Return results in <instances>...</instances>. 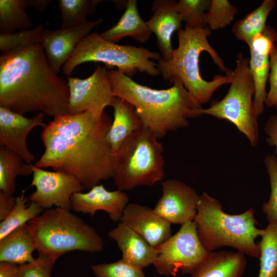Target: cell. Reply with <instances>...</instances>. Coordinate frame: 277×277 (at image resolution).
Listing matches in <instances>:
<instances>
[{"instance_id": "6da1fadb", "label": "cell", "mask_w": 277, "mask_h": 277, "mask_svg": "<svg viewBox=\"0 0 277 277\" xmlns=\"http://www.w3.org/2000/svg\"><path fill=\"white\" fill-rule=\"evenodd\" d=\"M112 119L105 111L58 115L43 129L45 150L34 164L75 177L90 189L112 178V152L107 135Z\"/></svg>"}, {"instance_id": "7a4b0ae2", "label": "cell", "mask_w": 277, "mask_h": 277, "mask_svg": "<svg viewBox=\"0 0 277 277\" xmlns=\"http://www.w3.org/2000/svg\"><path fill=\"white\" fill-rule=\"evenodd\" d=\"M67 81L50 67L41 44L19 46L0 56V106L21 114L53 117L69 113Z\"/></svg>"}, {"instance_id": "3957f363", "label": "cell", "mask_w": 277, "mask_h": 277, "mask_svg": "<svg viewBox=\"0 0 277 277\" xmlns=\"http://www.w3.org/2000/svg\"><path fill=\"white\" fill-rule=\"evenodd\" d=\"M211 30L185 26L178 31V46L168 61L161 60L157 68L163 79L173 83L180 80L199 104L210 101L220 86L230 84L232 70L209 43Z\"/></svg>"}, {"instance_id": "277c9868", "label": "cell", "mask_w": 277, "mask_h": 277, "mask_svg": "<svg viewBox=\"0 0 277 277\" xmlns=\"http://www.w3.org/2000/svg\"><path fill=\"white\" fill-rule=\"evenodd\" d=\"M113 96L122 98L135 108L143 127L159 139L168 132L186 128L188 119L201 115V105L190 96L183 83L156 89L142 85L117 70L108 71Z\"/></svg>"}, {"instance_id": "5b68a950", "label": "cell", "mask_w": 277, "mask_h": 277, "mask_svg": "<svg viewBox=\"0 0 277 277\" xmlns=\"http://www.w3.org/2000/svg\"><path fill=\"white\" fill-rule=\"evenodd\" d=\"M254 215L253 208L239 214H228L218 200L203 192L193 221L199 239L208 253L229 247L259 259L260 249L256 239L262 236L264 229L257 227Z\"/></svg>"}, {"instance_id": "8992f818", "label": "cell", "mask_w": 277, "mask_h": 277, "mask_svg": "<svg viewBox=\"0 0 277 277\" xmlns=\"http://www.w3.org/2000/svg\"><path fill=\"white\" fill-rule=\"evenodd\" d=\"M27 225L38 254L54 262L70 251L98 252L104 246L95 229L69 209L44 210Z\"/></svg>"}, {"instance_id": "52a82bcc", "label": "cell", "mask_w": 277, "mask_h": 277, "mask_svg": "<svg viewBox=\"0 0 277 277\" xmlns=\"http://www.w3.org/2000/svg\"><path fill=\"white\" fill-rule=\"evenodd\" d=\"M164 149L159 138L144 127L132 133L112 156V179L118 189L153 186L164 176Z\"/></svg>"}, {"instance_id": "ba28073f", "label": "cell", "mask_w": 277, "mask_h": 277, "mask_svg": "<svg viewBox=\"0 0 277 277\" xmlns=\"http://www.w3.org/2000/svg\"><path fill=\"white\" fill-rule=\"evenodd\" d=\"M162 55L143 47L120 45L104 39L96 32L91 33L78 44L69 60L63 66V72L70 76L74 69L86 62H100L105 67L117 70L131 77L137 72L151 76L160 75L157 63Z\"/></svg>"}, {"instance_id": "9c48e42d", "label": "cell", "mask_w": 277, "mask_h": 277, "mask_svg": "<svg viewBox=\"0 0 277 277\" xmlns=\"http://www.w3.org/2000/svg\"><path fill=\"white\" fill-rule=\"evenodd\" d=\"M249 57L242 53L237 55L236 66L230 75V86L226 95L214 101L200 113L226 120L235 126L248 138L252 147L259 142V126L253 96L254 84L249 67Z\"/></svg>"}, {"instance_id": "30bf717a", "label": "cell", "mask_w": 277, "mask_h": 277, "mask_svg": "<svg viewBox=\"0 0 277 277\" xmlns=\"http://www.w3.org/2000/svg\"><path fill=\"white\" fill-rule=\"evenodd\" d=\"M155 249L157 259L153 265L159 274L165 276L175 277L179 272L191 274L208 253L199 239L193 221L182 225Z\"/></svg>"}, {"instance_id": "8fae6325", "label": "cell", "mask_w": 277, "mask_h": 277, "mask_svg": "<svg viewBox=\"0 0 277 277\" xmlns=\"http://www.w3.org/2000/svg\"><path fill=\"white\" fill-rule=\"evenodd\" d=\"M32 180L30 187L35 190L29 196L44 210L53 206L71 210V197L75 193L85 189L75 177L56 171H50L30 164Z\"/></svg>"}, {"instance_id": "7c38bea8", "label": "cell", "mask_w": 277, "mask_h": 277, "mask_svg": "<svg viewBox=\"0 0 277 277\" xmlns=\"http://www.w3.org/2000/svg\"><path fill=\"white\" fill-rule=\"evenodd\" d=\"M67 82L69 113L102 112L110 105L113 95L106 67L96 65L93 73L84 79L67 76Z\"/></svg>"}, {"instance_id": "4fadbf2b", "label": "cell", "mask_w": 277, "mask_h": 277, "mask_svg": "<svg viewBox=\"0 0 277 277\" xmlns=\"http://www.w3.org/2000/svg\"><path fill=\"white\" fill-rule=\"evenodd\" d=\"M162 195L154 211L171 224L183 225L193 220L200 195L184 182L175 179L162 183Z\"/></svg>"}, {"instance_id": "5bb4252c", "label": "cell", "mask_w": 277, "mask_h": 277, "mask_svg": "<svg viewBox=\"0 0 277 277\" xmlns=\"http://www.w3.org/2000/svg\"><path fill=\"white\" fill-rule=\"evenodd\" d=\"M103 21L101 18L77 27L56 30L44 28L41 44L50 67L56 74L69 60L80 43Z\"/></svg>"}, {"instance_id": "9a60e30c", "label": "cell", "mask_w": 277, "mask_h": 277, "mask_svg": "<svg viewBox=\"0 0 277 277\" xmlns=\"http://www.w3.org/2000/svg\"><path fill=\"white\" fill-rule=\"evenodd\" d=\"M45 115L38 113L32 117H27L0 106V146L10 149L27 164L34 160L27 146L29 132L35 127L44 128Z\"/></svg>"}, {"instance_id": "2e32d148", "label": "cell", "mask_w": 277, "mask_h": 277, "mask_svg": "<svg viewBox=\"0 0 277 277\" xmlns=\"http://www.w3.org/2000/svg\"><path fill=\"white\" fill-rule=\"evenodd\" d=\"M277 41V32L267 25L256 35L248 46L250 50L249 69L254 84L253 97L255 112L258 117L264 109L267 93L266 85L270 71V53Z\"/></svg>"}, {"instance_id": "e0dca14e", "label": "cell", "mask_w": 277, "mask_h": 277, "mask_svg": "<svg viewBox=\"0 0 277 277\" xmlns=\"http://www.w3.org/2000/svg\"><path fill=\"white\" fill-rule=\"evenodd\" d=\"M128 202L129 197L124 191H109L100 184L87 192L74 193L71 197V209L91 216L96 211L102 210L112 221L116 222L120 221Z\"/></svg>"}, {"instance_id": "ac0fdd59", "label": "cell", "mask_w": 277, "mask_h": 277, "mask_svg": "<svg viewBox=\"0 0 277 277\" xmlns=\"http://www.w3.org/2000/svg\"><path fill=\"white\" fill-rule=\"evenodd\" d=\"M120 222L134 230L155 248L171 235L170 223L153 209L138 204L127 205Z\"/></svg>"}, {"instance_id": "d6986e66", "label": "cell", "mask_w": 277, "mask_h": 277, "mask_svg": "<svg viewBox=\"0 0 277 277\" xmlns=\"http://www.w3.org/2000/svg\"><path fill=\"white\" fill-rule=\"evenodd\" d=\"M151 11L152 15L146 24L152 33L156 36L162 60L168 61L173 50L171 43L172 34L181 29L183 22L178 10L177 2L155 0Z\"/></svg>"}, {"instance_id": "ffe728a7", "label": "cell", "mask_w": 277, "mask_h": 277, "mask_svg": "<svg viewBox=\"0 0 277 277\" xmlns=\"http://www.w3.org/2000/svg\"><path fill=\"white\" fill-rule=\"evenodd\" d=\"M108 235L116 243L122 253L121 259L125 262L143 269L156 262L155 248L124 224L120 222Z\"/></svg>"}, {"instance_id": "44dd1931", "label": "cell", "mask_w": 277, "mask_h": 277, "mask_svg": "<svg viewBox=\"0 0 277 277\" xmlns=\"http://www.w3.org/2000/svg\"><path fill=\"white\" fill-rule=\"evenodd\" d=\"M246 265L242 252L214 251L208 253L190 277H243Z\"/></svg>"}, {"instance_id": "7402d4cb", "label": "cell", "mask_w": 277, "mask_h": 277, "mask_svg": "<svg viewBox=\"0 0 277 277\" xmlns=\"http://www.w3.org/2000/svg\"><path fill=\"white\" fill-rule=\"evenodd\" d=\"M110 106L113 110V118L107 138L113 156L128 136L143 127L134 107L127 101L113 96Z\"/></svg>"}, {"instance_id": "603a6c76", "label": "cell", "mask_w": 277, "mask_h": 277, "mask_svg": "<svg viewBox=\"0 0 277 277\" xmlns=\"http://www.w3.org/2000/svg\"><path fill=\"white\" fill-rule=\"evenodd\" d=\"M152 34L146 22L141 17L136 0H128L125 10L119 21L109 29L100 34L105 39L117 43L123 38L129 36L138 43L147 41Z\"/></svg>"}, {"instance_id": "cb8c5ba5", "label": "cell", "mask_w": 277, "mask_h": 277, "mask_svg": "<svg viewBox=\"0 0 277 277\" xmlns=\"http://www.w3.org/2000/svg\"><path fill=\"white\" fill-rule=\"evenodd\" d=\"M36 250L32 236L27 224L0 239V262L22 265L34 260Z\"/></svg>"}, {"instance_id": "d4e9b609", "label": "cell", "mask_w": 277, "mask_h": 277, "mask_svg": "<svg viewBox=\"0 0 277 277\" xmlns=\"http://www.w3.org/2000/svg\"><path fill=\"white\" fill-rule=\"evenodd\" d=\"M275 4L274 0H264L258 8L236 21L232 29L236 38L249 46L253 37L265 29L267 17Z\"/></svg>"}, {"instance_id": "484cf974", "label": "cell", "mask_w": 277, "mask_h": 277, "mask_svg": "<svg viewBox=\"0 0 277 277\" xmlns=\"http://www.w3.org/2000/svg\"><path fill=\"white\" fill-rule=\"evenodd\" d=\"M32 174L30 164L25 163L13 151L0 146V190L9 195L15 191V180L18 176Z\"/></svg>"}, {"instance_id": "4316f807", "label": "cell", "mask_w": 277, "mask_h": 277, "mask_svg": "<svg viewBox=\"0 0 277 277\" xmlns=\"http://www.w3.org/2000/svg\"><path fill=\"white\" fill-rule=\"evenodd\" d=\"M26 0H0V33L10 34L32 29L26 12Z\"/></svg>"}, {"instance_id": "83f0119b", "label": "cell", "mask_w": 277, "mask_h": 277, "mask_svg": "<svg viewBox=\"0 0 277 277\" xmlns=\"http://www.w3.org/2000/svg\"><path fill=\"white\" fill-rule=\"evenodd\" d=\"M259 245L260 264L258 277H277V223H268Z\"/></svg>"}, {"instance_id": "f1b7e54d", "label": "cell", "mask_w": 277, "mask_h": 277, "mask_svg": "<svg viewBox=\"0 0 277 277\" xmlns=\"http://www.w3.org/2000/svg\"><path fill=\"white\" fill-rule=\"evenodd\" d=\"M23 194L16 197L15 205L8 215L0 223V239L23 226L40 214L44 210L34 202L28 205Z\"/></svg>"}, {"instance_id": "f546056e", "label": "cell", "mask_w": 277, "mask_h": 277, "mask_svg": "<svg viewBox=\"0 0 277 277\" xmlns=\"http://www.w3.org/2000/svg\"><path fill=\"white\" fill-rule=\"evenodd\" d=\"M102 0H58L63 29L80 26L88 21L87 16L93 13Z\"/></svg>"}, {"instance_id": "4dcf8cb0", "label": "cell", "mask_w": 277, "mask_h": 277, "mask_svg": "<svg viewBox=\"0 0 277 277\" xmlns=\"http://www.w3.org/2000/svg\"><path fill=\"white\" fill-rule=\"evenodd\" d=\"M211 0H180L177 8L186 26L194 28L207 27L205 14L211 5Z\"/></svg>"}, {"instance_id": "1f68e13d", "label": "cell", "mask_w": 277, "mask_h": 277, "mask_svg": "<svg viewBox=\"0 0 277 277\" xmlns=\"http://www.w3.org/2000/svg\"><path fill=\"white\" fill-rule=\"evenodd\" d=\"M238 13L237 8L227 0H211L205 14L207 26L211 30L223 29L231 24Z\"/></svg>"}, {"instance_id": "d6a6232c", "label": "cell", "mask_w": 277, "mask_h": 277, "mask_svg": "<svg viewBox=\"0 0 277 277\" xmlns=\"http://www.w3.org/2000/svg\"><path fill=\"white\" fill-rule=\"evenodd\" d=\"M44 27L37 25L35 28L21 30L10 34L0 33V50L2 53L19 46L41 44Z\"/></svg>"}, {"instance_id": "836d02e7", "label": "cell", "mask_w": 277, "mask_h": 277, "mask_svg": "<svg viewBox=\"0 0 277 277\" xmlns=\"http://www.w3.org/2000/svg\"><path fill=\"white\" fill-rule=\"evenodd\" d=\"M264 164L269 175L270 194L268 201L263 204L262 210L268 223H277V157L267 155Z\"/></svg>"}, {"instance_id": "e575fe53", "label": "cell", "mask_w": 277, "mask_h": 277, "mask_svg": "<svg viewBox=\"0 0 277 277\" xmlns=\"http://www.w3.org/2000/svg\"><path fill=\"white\" fill-rule=\"evenodd\" d=\"M95 277H146L143 269L132 266L123 260L91 266Z\"/></svg>"}, {"instance_id": "d590c367", "label": "cell", "mask_w": 277, "mask_h": 277, "mask_svg": "<svg viewBox=\"0 0 277 277\" xmlns=\"http://www.w3.org/2000/svg\"><path fill=\"white\" fill-rule=\"evenodd\" d=\"M55 263L45 255L38 254L33 262L20 265L21 277H51Z\"/></svg>"}, {"instance_id": "8d00e7d4", "label": "cell", "mask_w": 277, "mask_h": 277, "mask_svg": "<svg viewBox=\"0 0 277 277\" xmlns=\"http://www.w3.org/2000/svg\"><path fill=\"white\" fill-rule=\"evenodd\" d=\"M270 88L267 93L265 105L268 107L277 106V46H273L270 53Z\"/></svg>"}, {"instance_id": "74e56055", "label": "cell", "mask_w": 277, "mask_h": 277, "mask_svg": "<svg viewBox=\"0 0 277 277\" xmlns=\"http://www.w3.org/2000/svg\"><path fill=\"white\" fill-rule=\"evenodd\" d=\"M265 132L267 135L266 141L271 146H275L277 153V114L271 115L265 126Z\"/></svg>"}, {"instance_id": "f35d334b", "label": "cell", "mask_w": 277, "mask_h": 277, "mask_svg": "<svg viewBox=\"0 0 277 277\" xmlns=\"http://www.w3.org/2000/svg\"><path fill=\"white\" fill-rule=\"evenodd\" d=\"M16 197L0 191V221L5 219L14 208Z\"/></svg>"}, {"instance_id": "ab89813d", "label": "cell", "mask_w": 277, "mask_h": 277, "mask_svg": "<svg viewBox=\"0 0 277 277\" xmlns=\"http://www.w3.org/2000/svg\"><path fill=\"white\" fill-rule=\"evenodd\" d=\"M0 277H21L20 265L7 262H0Z\"/></svg>"}, {"instance_id": "60d3db41", "label": "cell", "mask_w": 277, "mask_h": 277, "mask_svg": "<svg viewBox=\"0 0 277 277\" xmlns=\"http://www.w3.org/2000/svg\"><path fill=\"white\" fill-rule=\"evenodd\" d=\"M51 0H26L28 7H32L38 11H43L51 3Z\"/></svg>"}, {"instance_id": "b9f144b4", "label": "cell", "mask_w": 277, "mask_h": 277, "mask_svg": "<svg viewBox=\"0 0 277 277\" xmlns=\"http://www.w3.org/2000/svg\"><path fill=\"white\" fill-rule=\"evenodd\" d=\"M275 108H276V110H277V106H275Z\"/></svg>"}]
</instances>
